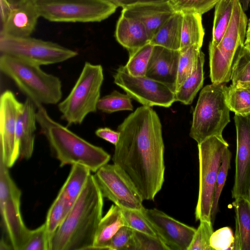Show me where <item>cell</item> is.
Segmentation results:
<instances>
[{
    "mask_svg": "<svg viewBox=\"0 0 250 250\" xmlns=\"http://www.w3.org/2000/svg\"><path fill=\"white\" fill-rule=\"evenodd\" d=\"M131 99L127 94L114 90L109 94L100 98L97 109L107 113L123 110L132 111L133 106Z\"/></svg>",
    "mask_w": 250,
    "mask_h": 250,
    "instance_id": "33",
    "label": "cell"
},
{
    "mask_svg": "<svg viewBox=\"0 0 250 250\" xmlns=\"http://www.w3.org/2000/svg\"><path fill=\"white\" fill-rule=\"evenodd\" d=\"M21 191L12 179L9 168L0 160V209L4 231L13 250H22L30 229L21 212Z\"/></svg>",
    "mask_w": 250,
    "mask_h": 250,
    "instance_id": "10",
    "label": "cell"
},
{
    "mask_svg": "<svg viewBox=\"0 0 250 250\" xmlns=\"http://www.w3.org/2000/svg\"><path fill=\"white\" fill-rule=\"evenodd\" d=\"M154 45L148 43L129 52V59L125 65L127 72L134 76H146L147 66Z\"/></svg>",
    "mask_w": 250,
    "mask_h": 250,
    "instance_id": "32",
    "label": "cell"
},
{
    "mask_svg": "<svg viewBox=\"0 0 250 250\" xmlns=\"http://www.w3.org/2000/svg\"><path fill=\"white\" fill-rule=\"evenodd\" d=\"M236 153L234 181L231 191L233 199H250V114H235Z\"/></svg>",
    "mask_w": 250,
    "mask_h": 250,
    "instance_id": "15",
    "label": "cell"
},
{
    "mask_svg": "<svg viewBox=\"0 0 250 250\" xmlns=\"http://www.w3.org/2000/svg\"><path fill=\"white\" fill-rule=\"evenodd\" d=\"M0 54L21 57L40 65L62 62L78 55L77 51L57 43L26 37L0 35Z\"/></svg>",
    "mask_w": 250,
    "mask_h": 250,
    "instance_id": "11",
    "label": "cell"
},
{
    "mask_svg": "<svg viewBox=\"0 0 250 250\" xmlns=\"http://www.w3.org/2000/svg\"><path fill=\"white\" fill-rule=\"evenodd\" d=\"M219 0H169L175 12L196 13L201 15L215 6Z\"/></svg>",
    "mask_w": 250,
    "mask_h": 250,
    "instance_id": "37",
    "label": "cell"
},
{
    "mask_svg": "<svg viewBox=\"0 0 250 250\" xmlns=\"http://www.w3.org/2000/svg\"><path fill=\"white\" fill-rule=\"evenodd\" d=\"M201 51V47L196 45L180 50L176 91L194 70Z\"/></svg>",
    "mask_w": 250,
    "mask_h": 250,
    "instance_id": "30",
    "label": "cell"
},
{
    "mask_svg": "<svg viewBox=\"0 0 250 250\" xmlns=\"http://www.w3.org/2000/svg\"><path fill=\"white\" fill-rule=\"evenodd\" d=\"M134 230L127 226L121 228L112 237L109 250H133Z\"/></svg>",
    "mask_w": 250,
    "mask_h": 250,
    "instance_id": "41",
    "label": "cell"
},
{
    "mask_svg": "<svg viewBox=\"0 0 250 250\" xmlns=\"http://www.w3.org/2000/svg\"><path fill=\"white\" fill-rule=\"evenodd\" d=\"M142 211L158 236L170 250H188L196 229L183 223L157 208Z\"/></svg>",
    "mask_w": 250,
    "mask_h": 250,
    "instance_id": "16",
    "label": "cell"
},
{
    "mask_svg": "<svg viewBox=\"0 0 250 250\" xmlns=\"http://www.w3.org/2000/svg\"><path fill=\"white\" fill-rule=\"evenodd\" d=\"M116 5L123 8L138 4L152 2H163L169 0H106Z\"/></svg>",
    "mask_w": 250,
    "mask_h": 250,
    "instance_id": "45",
    "label": "cell"
},
{
    "mask_svg": "<svg viewBox=\"0 0 250 250\" xmlns=\"http://www.w3.org/2000/svg\"><path fill=\"white\" fill-rule=\"evenodd\" d=\"M245 47L250 52V44L245 45Z\"/></svg>",
    "mask_w": 250,
    "mask_h": 250,
    "instance_id": "48",
    "label": "cell"
},
{
    "mask_svg": "<svg viewBox=\"0 0 250 250\" xmlns=\"http://www.w3.org/2000/svg\"><path fill=\"white\" fill-rule=\"evenodd\" d=\"M41 17L34 0H27L12 9L1 23L0 35L13 37L30 36Z\"/></svg>",
    "mask_w": 250,
    "mask_h": 250,
    "instance_id": "18",
    "label": "cell"
},
{
    "mask_svg": "<svg viewBox=\"0 0 250 250\" xmlns=\"http://www.w3.org/2000/svg\"><path fill=\"white\" fill-rule=\"evenodd\" d=\"M232 84L239 87L250 84V52L244 46L240 50L233 65Z\"/></svg>",
    "mask_w": 250,
    "mask_h": 250,
    "instance_id": "34",
    "label": "cell"
},
{
    "mask_svg": "<svg viewBox=\"0 0 250 250\" xmlns=\"http://www.w3.org/2000/svg\"><path fill=\"white\" fill-rule=\"evenodd\" d=\"M231 158V153L228 147L224 151L216 180L211 212V221L212 224L218 211L220 197L227 180L229 170L230 167Z\"/></svg>",
    "mask_w": 250,
    "mask_h": 250,
    "instance_id": "35",
    "label": "cell"
},
{
    "mask_svg": "<svg viewBox=\"0 0 250 250\" xmlns=\"http://www.w3.org/2000/svg\"><path fill=\"white\" fill-rule=\"evenodd\" d=\"M175 12L169 1L138 4L123 8L121 14L137 20L145 26L151 40Z\"/></svg>",
    "mask_w": 250,
    "mask_h": 250,
    "instance_id": "19",
    "label": "cell"
},
{
    "mask_svg": "<svg viewBox=\"0 0 250 250\" xmlns=\"http://www.w3.org/2000/svg\"><path fill=\"white\" fill-rule=\"evenodd\" d=\"M183 14L175 12L158 29L150 43L166 48L180 50Z\"/></svg>",
    "mask_w": 250,
    "mask_h": 250,
    "instance_id": "24",
    "label": "cell"
},
{
    "mask_svg": "<svg viewBox=\"0 0 250 250\" xmlns=\"http://www.w3.org/2000/svg\"><path fill=\"white\" fill-rule=\"evenodd\" d=\"M115 37L117 41L128 52L136 50L150 42L147 31L141 22L122 14L117 22Z\"/></svg>",
    "mask_w": 250,
    "mask_h": 250,
    "instance_id": "21",
    "label": "cell"
},
{
    "mask_svg": "<svg viewBox=\"0 0 250 250\" xmlns=\"http://www.w3.org/2000/svg\"><path fill=\"white\" fill-rule=\"evenodd\" d=\"M91 172L88 168L83 165L72 166L69 175L59 192L64 199L66 214L82 192L91 174Z\"/></svg>",
    "mask_w": 250,
    "mask_h": 250,
    "instance_id": "25",
    "label": "cell"
},
{
    "mask_svg": "<svg viewBox=\"0 0 250 250\" xmlns=\"http://www.w3.org/2000/svg\"><path fill=\"white\" fill-rule=\"evenodd\" d=\"M22 250H49L44 223L34 229L30 230Z\"/></svg>",
    "mask_w": 250,
    "mask_h": 250,
    "instance_id": "42",
    "label": "cell"
},
{
    "mask_svg": "<svg viewBox=\"0 0 250 250\" xmlns=\"http://www.w3.org/2000/svg\"><path fill=\"white\" fill-rule=\"evenodd\" d=\"M228 147L224 139L214 136L198 144L199 186L195 211L196 221L211 220L216 180L224 151Z\"/></svg>",
    "mask_w": 250,
    "mask_h": 250,
    "instance_id": "8",
    "label": "cell"
},
{
    "mask_svg": "<svg viewBox=\"0 0 250 250\" xmlns=\"http://www.w3.org/2000/svg\"><path fill=\"white\" fill-rule=\"evenodd\" d=\"M27 0H0V21L2 23L6 19L10 12Z\"/></svg>",
    "mask_w": 250,
    "mask_h": 250,
    "instance_id": "44",
    "label": "cell"
},
{
    "mask_svg": "<svg viewBox=\"0 0 250 250\" xmlns=\"http://www.w3.org/2000/svg\"><path fill=\"white\" fill-rule=\"evenodd\" d=\"M113 77L116 85L143 105L169 107L176 102L175 93L168 86L146 76H132L125 66H120Z\"/></svg>",
    "mask_w": 250,
    "mask_h": 250,
    "instance_id": "13",
    "label": "cell"
},
{
    "mask_svg": "<svg viewBox=\"0 0 250 250\" xmlns=\"http://www.w3.org/2000/svg\"><path fill=\"white\" fill-rule=\"evenodd\" d=\"M125 226L121 208L112 205L99 224L91 250H109L108 246L112 237Z\"/></svg>",
    "mask_w": 250,
    "mask_h": 250,
    "instance_id": "22",
    "label": "cell"
},
{
    "mask_svg": "<svg viewBox=\"0 0 250 250\" xmlns=\"http://www.w3.org/2000/svg\"><path fill=\"white\" fill-rule=\"evenodd\" d=\"M103 81L102 66L85 62L70 92L58 104L69 125L81 124L88 114L97 111Z\"/></svg>",
    "mask_w": 250,
    "mask_h": 250,
    "instance_id": "7",
    "label": "cell"
},
{
    "mask_svg": "<svg viewBox=\"0 0 250 250\" xmlns=\"http://www.w3.org/2000/svg\"><path fill=\"white\" fill-rule=\"evenodd\" d=\"M95 134L115 146L117 145L120 137L118 131H115L108 127L98 128L96 130Z\"/></svg>",
    "mask_w": 250,
    "mask_h": 250,
    "instance_id": "43",
    "label": "cell"
},
{
    "mask_svg": "<svg viewBox=\"0 0 250 250\" xmlns=\"http://www.w3.org/2000/svg\"><path fill=\"white\" fill-rule=\"evenodd\" d=\"M232 206L235 214L234 250H250V201L237 198Z\"/></svg>",
    "mask_w": 250,
    "mask_h": 250,
    "instance_id": "23",
    "label": "cell"
},
{
    "mask_svg": "<svg viewBox=\"0 0 250 250\" xmlns=\"http://www.w3.org/2000/svg\"><path fill=\"white\" fill-rule=\"evenodd\" d=\"M133 250H170L158 236L134 230Z\"/></svg>",
    "mask_w": 250,
    "mask_h": 250,
    "instance_id": "39",
    "label": "cell"
},
{
    "mask_svg": "<svg viewBox=\"0 0 250 250\" xmlns=\"http://www.w3.org/2000/svg\"><path fill=\"white\" fill-rule=\"evenodd\" d=\"M204 62L205 55L201 51L194 70L175 92L176 101L186 105L192 103L203 84Z\"/></svg>",
    "mask_w": 250,
    "mask_h": 250,
    "instance_id": "26",
    "label": "cell"
},
{
    "mask_svg": "<svg viewBox=\"0 0 250 250\" xmlns=\"http://www.w3.org/2000/svg\"><path fill=\"white\" fill-rule=\"evenodd\" d=\"M37 123L60 166L79 164L96 172L108 163L110 155L53 120L42 104H35Z\"/></svg>",
    "mask_w": 250,
    "mask_h": 250,
    "instance_id": "3",
    "label": "cell"
},
{
    "mask_svg": "<svg viewBox=\"0 0 250 250\" xmlns=\"http://www.w3.org/2000/svg\"><path fill=\"white\" fill-rule=\"evenodd\" d=\"M238 87L244 88L247 89L248 91H249L250 92V84H245V85H242V86Z\"/></svg>",
    "mask_w": 250,
    "mask_h": 250,
    "instance_id": "47",
    "label": "cell"
},
{
    "mask_svg": "<svg viewBox=\"0 0 250 250\" xmlns=\"http://www.w3.org/2000/svg\"><path fill=\"white\" fill-rule=\"evenodd\" d=\"M182 14L180 49L192 45L201 48L205 35L202 15L191 12Z\"/></svg>",
    "mask_w": 250,
    "mask_h": 250,
    "instance_id": "27",
    "label": "cell"
},
{
    "mask_svg": "<svg viewBox=\"0 0 250 250\" xmlns=\"http://www.w3.org/2000/svg\"><path fill=\"white\" fill-rule=\"evenodd\" d=\"M235 0H219L215 5L212 39L210 42L217 46L223 38L231 17Z\"/></svg>",
    "mask_w": 250,
    "mask_h": 250,
    "instance_id": "28",
    "label": "cell"
},
{
    "mask_svg": "<svg viewBox=\"0 0 250 250\" xmlns=\"http://www.w3.org/2000/svg\"><path fill=\"white\" fill-rule=\"evenodd\" d=\"M188 250H213L210 245V237L214 232L211 220H200Z\"/></svg>",
    "mask_w": 250,
    "mask_h": 250,
    "instance_id": "38",
    "label": "cell"
},
{
    "mask_svg": "<svg viewBox=\"0 0 250 250\" xmlns=\"http://www.w3.org/2000/svg\"><path fill=\"white\" fill-rule=\"evenodd\" d=\"M103 206L104 197L91 174L53 237L49 250H91Z\"/></svg>",
    "mask_w": 250,
    "mask_h": 250,
    "instance_id": "2",
    "label": "cell"
},
{
    "mask_svg": "<svg viewBox=\"0 0 250 250\" xmlns=\"http://www.w3.org/2000/svg\"><path fill=\"white\" fill-rule=\"evenodd\" d=\"M248 22L239 0H235L230 21L221 41L216 46L209 45L212 83H225L230 80L233 65L244 46Z\"/></svg>",
    "mask_w": 250,
    "mask_h": 250,
    "instance_id": "6",
    "label": "cell"
},
{
    "mask_svg": "<svg viewBox=\"0 0 250 250\" xmlns=\"http://www.w3.org/2000/svg\"><path fill=\"white\" fill-rule=\"evenodd\" d=\"M66 214V211L64 199L62 196L59 193L48 211L46 221L44 223L49 250L52 239Z\"/></svg>",
    "mask_w": 250,
    "mask_h": 250,
    "instance_id": "29",
    "label": "cell"
},
{
    "mask_svg": "<svg viewBox=\"0 0 250 250\" xmlns=\"http://www.w3.org/2000/svg\"><path fill=\"white\" fill-rule=\"evenodd\" d=\"M180 50L154 45L146 76L165 84L176 91Z\"/></svg>",
    "mask_w": 250,
    "mask_h": 250,
    "instance_id": "17",
    "label": "cell"
},
{
    "mask_svg": "<svg viewBox=\"0 0 250 250\" xmlns=\"http://www.w3.org/2000/svg\"><path fill=\"white\" fill-rule=\"evenodd\" d=\"M120 137L112 157L133 182L144 200H154L164 182L165 146L157 113L143 105L119 125Z\"/></svg>",
    "mask_w": 250,
    "mask_h": 250,
    "instance_id": "1",
    "label": "cell"
},
{
    "mask_svg": "<svg viewBox=\"0 0 250 250\" xmlns=\"http://www.w3.org/2000/svg\"></svg>",
    "mask_w": 250,
    "mask_h": 250,
    "instance_id": "49",
    "label": "cell"
},
{
    "mask_svg": "<svg viewBox=\"0 0 250 250\" xmlns=\"http://www.w3.org/2000/svg\"><path fill=\"white\" fill-rule=\"evenodd\" d=\"M41 17L52 22H101L118 8L106 0H34Z\"/></svg>",
    "mask_w": 250,
    "mask_h": 250,
    "instance_id": "9",
    "label": "cell"
},
{
    "mask_svg": "<svg viewBox=\"0 0 250 250\" xmlns=\"http://www.w3.org/2000/svg\"><path fill=\"white\" fill-rule=\"evenodd\" d=\"M225 83H212L200 92L193 113L189 136L198 144L211 136L224 139V129L230 122Z\"/></svg>",
    "mask_w": 250,
    "mask_h": 250,
    "instance_id": "5",
    "label": "cell"
},
{
    "mask_svg": "<svg viewBox=\"0 0 250 250\" xmlns=\"http://www.w3.org/2000/svg\"><path fill=\"white\" fill-rule=\"evenodd\" d=\"M210 245L213 250H234V235L232 229L225 227L214 231Z\"/></svg>",
    "mask_w": 250,
    "mask_h": 250,
    "instance_id": "40",
    "label": "cell"
},
{
    "mask_svg": "<svg viewBox=\"0 0 250 250\" xmlns=\"http://www.w3.org/2000/svg\"><path fill=\"white\" fill-rule=\"evenodd\" d=\"M22 105L10 90L4 91L0 98V160L9 168L20 158L17 124Z\"/></svg>",
    "mask_w": 250,
    "mask_h": 250,
    "instance_id": "14",
    "label": "cell"
},
{
    "mask_svg": "<svg viewBox=\"0 0 250 250\" xmlns=\"http://www.w3.org/2000/svg\"><path fill=\"white\" fill-rule=\"evenodd\" d=\"M104 198L121 208L142 210L144 199L133 182L117 165L106 164L94 175Z\"/></svg>",
    "mask_w": 250,
    "mask_h": 250,
    "instance_id": "12",
    "label": "cell"
},
{
    "mask_svg": "<svg viewBox=\"0 0 250 250\" xmlns=\"http://www.w3.org/2000/svg\"><path fill=\"white\" fill-rule=\"evenodd\" d=\"M37 108L34 103L27 98L18 116L17 132L20 147V157L28 159L32 155L36 129Z\"/></svg>",
    "mask_w": 250,
    "mask_h": 250,
    "instance_id": "20",
    "label": "cell"
},
{
    "mask_svg": "<svg viewBox=\"0 0 250 250\" xmlns=\"http://www.w3.org/2000/svg\"><path fill=\"white\" fill-rule=\"evenodd\" d=\"M121 210L126 226L134 230L158 236L142 210L125 208H121Z\"/></svg>",
    "mask_w": 250,
    "mask_h": 250,
    "instance_id": "36",
    "label": "cell"
},
{
    "mask_svg": "<svg viewBox=\"0 0 250 250\" xmlns=\"http://www.w3.org/2000/svg\"><path fill=\"white\" fill-rule=\"evenodd\" d=\"M228 105L235 114L246 116L250 114V92L232 84L226 88Z\"/></svg>",
    "mask_w": 250,
    "mask_h": 250,
    "instance_id": "31",
    "label": "cell"
},
{
    "mask_svg": "<svg viewBox=\"0 0 250 250\" xmlns=\"http://www.w3.org/2000/svg\"><path fill=\"white\" fill-rule=\"evenodd\" d=\"M41 65L15 56L0 54L1 72L10 78L35 104H55L62 97L60 79L42 70Z\"/></svg>",
    "mask_w": 250,
    "mask_h": 250,
    "instance_id": "4",
    "label": "cell"
},
{
    "mask_svg": "<svg viewBox=\"0 0 250 250\" xmlns=\"http://www.w3.org/2000/svg\"><path fill=\"white\" fill-rule=\"evenodd\" d=\"M244 44H250V19L248 22L246 38Z\"/></svg>",
    "mask_w": 250,
    "mask_h": 250,
    "instance_id": "46",
    "label": "cell"
}]
</instances>
